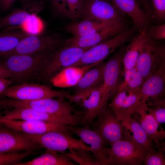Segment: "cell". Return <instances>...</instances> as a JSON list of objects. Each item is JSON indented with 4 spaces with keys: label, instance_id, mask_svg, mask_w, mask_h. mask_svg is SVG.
I'll return each mask as SVG.
<instances>
[{
    "label": "cell",
    "instance_id": "25",
    "mask_svg": "<svg viewBox=\"0 0 165 165\" xmlns=\"http://www.w3.org/2000/svg\"><path fill=\"white\" fill-rule=\"evenodd\" d=\"M105 63L101 61L89 70L74 86L76 94L83 93L103 84Z\"/></svg>",
    "mask_w": 165,
    "mask_h": 165
},
{
    "label": "cell",
    "instance_id": "39",
    "mask_svg": "<svg viewBox=\"0 0 165 165\" xmlns=\"http://www.w3.org/2000/svg\"><path fill=\"white\" fill-rule=\"evenodd\" d=\"M147 37L149 38L156 40L165 38V24L155 26L148 29L147 31Z\"/></svg>",
    "mask_w": 165,
    "mask_h": 165
},
{
    "label": "cell",
    "instance_id": "44",
    "mask_svg": "<svg viewBox=\"0 0 165 165\" xmlns=\"http://www.w3.org/2000/svg\"><path fill=\"white\" fill-rule=\"evenodd\" d=\"M22 1L25 3L28 2H32V0H21Z\"/></svg>",
    "mask_w": 165,
    "mask_h": 165
},
{
    "label": "cell",
    "instance_id": "15",
    "mask_svg": "<svg viewBox=\"0 0 165 165\" xmlns=\"http://www.w3.org/2000/svg\"><path fill=\"white\" fill-rule=\"evenodd\" d=\"M165 84L164 65L144 81L139 91L141 104L149 105L163 99Z\"/></svg>",
    "mask_w": 165,
    "mask_h": 165
},
{
    "label": "cell",
    "instance_id": "10",
    "mask_svg": "<svg viewBox=\"0 0 165 165\" xmlns=\"http://www.w3.org/2000/svg\"><path fill=\"white\" fill-rule=\"evenodd\" d=\"M124 15L108 0H82L83 20L116 23L125 22Z\"/></svg>",
    "mask_w": 165,
    "mask_h": 165
},
{
    "label": "cell",
    "instance_id": "8",
    "mask_svg": "<svg viewBox=\"0 0 165 165\" xmlns=\"http://www.w3.org/2000/svg\"><path fill=\"white\" fill-rule=\"evenodd\" d=\"M64 42L63 38L57 34L45 36L29 34L8 54L6 59L13 55H32L54 51L64 44Z\"/></svg>",
    "mask_w": 165,
    "mask_h": 165
},
{
    "label": "cell",
    "instance_id": "16",
    "mask_svg": "<svg viewBox=\"0 0 165 165\" xmlns=\"http://www.w3.org/2000/svg\"><path fill=\"white\" fill-rule=\"evenodd\" d=\"M98 119L94 126L97 132L106 142L110 145L122 139L124 127L122 122L117 120L111 109H106L97 116Z\"/></svg>",
    "mask_w": 165,
    "mask_h": 165
},
{
    "label": "cell",
    "instance_id": "26",
    "mask_svg": "<svg viewBox=\"0 0 165 165\" xmlns=\"http://www.w3.org/2000/svg\"><path fill=\"white\" fill-rule=\"evenodd\" d=\"M148 38L147 31H139V33L134 37L130 43L126 47L122 63L124 70L135 66L142 48Z\"/></svg>",
    "mask_w": 165,
    "mask_h": 165
},
{
    "label": "cell",
    "instance_id": "29",
    "mask_svg": "<svg viewBox=\"0 0 165 165\" xmlns=\"http://www.w3.org/2000/svg\"><path fill=\"white\" fill-rule=\"evenodd\" d=\"M28 35L24 31L11 30L0 32V61L6 59L8 54Z\"/></svg>",
    "mask_w": 165,
    "mask_h": 165
},
{
    "label": "cell",
    "instance_id": "20",
    "mask_svg": "<svg viewBox=\"0 0 165 165\" xmlns=\"http://www.w3.org/2000/svg\"><path fill=\"white\" fill-rule=\"evenodd\" d=\"M75 133L84 143L90 145L94 160L99 165H109L108 160L104 152L106 142L97 132L91 130L89 126H84L75 127Z\"/></svg>",
    "mask_w": 165,
    "mask_h": 165
},
{
    "label": "cell",
    "instance_id": "32",
    "mask_svg": "<svg viewBox=\"0 0 165 165\" xmlns=\"http://www.w3.org/2000/svg\"><path fill=\"white\" fill-rule=\"evenodd\" d=\"M36 154L34 150L14 153L0 152V165H15L25 157Z\"/></svg>",
    "mask_w": 165,
    "mask_h": 165
},
{
    "label": "cell",
    "instance_id": "40",
    "mask_svg": "<svg viewBox=\"0 0 165 165\" xmlns=\"http://www.w3.org/2000/svg\"><path fill=\"white\" fill-rule=\"evenodd\" d=\"M150 20L154 18L151 4L149 0H137Z\"/></svg>",
    "mask_w": 165,
    "mask_h": 165
},
{
    "label": "cell",
    "instance_id": "31",
    "mask_svg": "<svg viewBox=\"0 0 165 165\" xmlns=\"http://www.w3.org/2000/svg\"><path fill=\"white\" fill-rule=\"evenodd\" d=\"M123 73L124 81L123 83L131 90H139L144 80L136 66L124 70Z\"/></svg>",
    "mask_w": 165,
    "mask_h": 165
},
{
    "label": "cell",
    "instance_id": "45",
    "mask_svg": "<svg viewBox=\"0 0 165 165\" xmlns=\"http://www.w3.org/2000/svg\"><path fill=\"white\" fill-rule=\"evenodd\" d=\"M1 127V125H0V127Z\"/></svg>",
    "mask_w": 165,
    "mask_h": 165
},
{
    "label": "cell",
    "instance_id": "24",
    "mask_svg": "<svg viewBox=\"0 0 165 165\" xmlns=\"http://www.w3.org/2000/svg\"><path fill=\"white\" fill-rule=\"evenodd\" d=\"M125 128V133H132L126 136L128 141L134 142L145 148L148 152L155 151L153 143L141 126L138 121L131 116L128 120L122 121Z\"/></svg>",
    "mask_w": 165,
    "mask_h": 165
},
{
    "label": "cell",
    "instance_id": "14",
    "mask_svg": "<svg viewBox=\"0 0 165 165\" xmlns=\"http://www.w3.org/2000/svg\"><path fill=\"white\" fill-rule=\"evenodd\" d=\"M126 48L124 46H120L117 52L105 63L103 89L110 100L116 94L121 83L122 64Z\"/></svg>",
    "mask_w": 165,
    "mask_h": 165
},
{
    "label": "cell",
    "instance_id": "33",
    "mask_svg": "<svg viewBox=\"0 0 165 165\" xmlns=\"http://www.w3.org/2000/svg\"><path fill=\"white\" fill-rule=\"evenodd\" d=\"M144 104L146 110L160 124L165 122V100L163 99L149 105Z\"/></svg>",
    "mask_w": 165,
    "mask_h": 165
},
{
    "label": "cell",
    "instance_id": "23",
    "mask_svg": "<svg viewBox=\"0 0 165 165\" xmlns=\"http://www.w3.org/2000/svg\"><path fill=\"white\" fill-rule=\"evenodd\" d=\"M98 63L83 66L68 67L52 77L50 81L53 86L59 88L74 86L87 71Z\"/></svg>",
    "mask_w": 165,
    "mask_h": 165
},
{
    "label": "cell",
    "instance_id": "46",
    "mask_svg": "<svg viewBox=\"0 0 165 165\" xmlns=\"http://www.w3.org/2000/svg\"><path fill=\"white\" fill-rule=\"evenodd\" d=\"M1 117V116H0V118Z\"/></svg>",
    "mask_w": 165,
    "mask_h": 165
},
{
    "label": "cell",
    "instance_id": "18",
    "mask_svg": "<svg viewBox=\"0 0 165 165\" xmlns=\"http://www.w3.org/2000/svg\"><path fill=\"white\" fill-rule=\"evenodd\" d=\"M125 22L112 25L95 33L82 37H75L65 41L64 47H91L109 38L118 35L126 29Z\"/></svg>",
    "mask_w": 165,
    "mask_h": 165
},
{
    "label": "cell",
    "instance_id": "36",
    "mask_svg": "<svg viewBox=\"0 0 165 165\" xmlns=\"http://www.w3.org/2000/svg\"><path fill=\"white\" fill-rule=\"evenodd\" d=\"M69 11V18L73 20L76 19L81 17L82 0H66Z\"/></svg>",
    "mask_w": 165,
    "mask_h": 165
},
{
    "label": "cell",
    "instance_id": "3",
    "mask_svg": "<svg viewBox=\"0 0 165 165\" xmlns=\"http://www.w3.org/2000/svg\"><path fill=\"white\" fill-rule=\"evenodd\" d=\"M71 95L63 90L52 89L50 87L33 82L12 85L0 94L1 97L20 100H35L63 97L69 100Z\"/></svg>",
    "mask_w": 165,
    "mask_h": 165
},
{
    "label": "cell",
    "instance_id": "22",
    "mask_svg": "<svg viewBox=\"0 0 165 165\" xmlns=\"http://www.w3.org/2000/svg\"><path fill=\"white\" fill-rule=\"evenodd\" d=\"M139 115L138 121L141 126L154 143L155 147L158 148L165 147L163 140L165 138V132L163 129L159 130L161 124L145 108L144 104L141 105L136 112Z\"/></svg>",
    "mask_w": 165,
    "mask_h": 165
},
{
    "label": "cell",
    "instance_id": "34",
    "mask_svg": "<svg viewBox=\"0 0 165 165\" xmlns=\"http://www.w3.org/2000/svg\"><path fill=\"white\" fill-rule=\"evenodd\" d=\"M43 24L37 15L32 16L22 27L23 31L30 35H37L43 28Z\"/></svg>",
    "mask_w": 165,
    "mask_h": 165
},
{
    "label": "cell",
    "instance_id": "19",
    "mask_svg": "<svg viewBox=\"0 0 165 165\" xmlns=\"http://www.w3.org/2000/svg\"><path fill=\"white\" fill-rule=\"evenodd\" d=\"M43 8L42 2L25 3L21 8H15L0 18V28L8 30L13 27L21 28L32 16L37 15Z\"/></svg>",
    "mask_w": 165,
    "mask_h": 165
},
{
    "label": "cell",
    "instance_id": "42",
    "mask_svg": "<svg viewBox=\"0 0 165 165\" xmlns=\"http://www.w3.org/2000/svg\"><path fill=\"white\" fill-rule=\"evenodd\" d=\"M11 85L12 82L9 78L0 79V94Z\"/></svg>",
    "mask_w": 165,
    "mask_h": 165
},
{
    "label": "cell",
    "instance_id": "30",
    "mask_svg": "<svg viewBox=\"0 0 165 165\" xmlns=\"http://www.w3.org/2000/svg\"><path fill=\"white\" fill-rule=\"evenodd\" d=\"M70 152L65 153L69 159L80 165H99L94 160L90 150L82 148L69 149Z\"/></svg>",
    "mask_w": 165,
    "mask_h": 165
},
{
    "label": "cell",
    "instance_id": "13",
    "mask_svg": "<svg viewBox=\"0 0 165 165\" xmlns=\"http://www.w3.org/2000/svg\"><path fill=\"white\" fill-rule=\"evenodd\" d=\"M0 124L10 129L32 134H40L50 131H61L72 135L75 127L58 123L20 120L0 118Z\"/></svg>",
    "mask_w": 165,
    "mask_h": 165
},
{
    "label": "cell",
    "instance_id": "17",
    "mask_svg": "<svg viewBox=\"0 0 165 165\" xmlns=\"http://www.w3.org/2000/svg\"><path fill=\"white\" fill-rule=\"evenodd\" d=\"M6 128L0 127V152H18L41 148L22 132Z\"/></svg>",
    "mask_w": 165,
    "mask_h": 165
},
{
    "label": "cell",
    "instance_id": "47",
    "mask_svg": "<svg viewBox=\"0 0 165 165\" xmlns=\"http://www.w3.org/2000/svg\"><path fill=\"white\" fill-rule=\"evenodd\" d=\"M110 0V1L111 0Z\"/></svg>",
    "mask_w": 165,
    "mask_h": 165
},
{
    "label": "cell",
    "instance_id": "1",
    "mask_svg": "<svg viewBox=\"0 0 165 165\" xmlns=\"http://www.w3.org/2000/svg\"><path fill=\"white\" fill-rule=\"evenodd\" d=\"M54 52L12 55L0 61V63L10 72L12 85L32 82L41 80L43 72Z\"/></svg>",
    "mask_w": 165,
    "mask_h": 165
},
{
    "label": "cell",
    "instance_id": "2",
    "mask_svg": "<svg viewBox=\"0 0 165 165\" xmlns=\"http://www.w3.org/2000/svg\"><path fill=\"white\" fill-rule=\"evenodd\" d=\"M105 148V154L109 165H140L144 163L148 150L141 145L130 141H117Z\"/></svg>",
    "mask_w": 165,
    "mask_h": 165
},
{
    "label": "cell",
    "instance_id": "37",
    "mask_svg": "<svg viewBox=\"0 0 165 165\" xmlns=\"http://www.w3.org/2000/svg\"><path fill=\"white\" fill-rule=\"evenodd\" d=\"M154 17L159 21L165 18V0H151Z\"/></svg>",
    "mask_w": 165,
    "mask_h": 165
},
{
    "label": "cell",
    "instance_id": "9",
    "mask_svg": "<svg viewBox=\"0 0 165 165\" xmlns=\"http://www.w3.org/2000/svg\"><path fill=\"white\" fill-rule=\"evenodd\" d=\"M13 108L12 110L6 112L1 118L9 119L58 123L76 127L79 125L83 117V115L80 113L64 116L47 113L30 108Z\"/></svg>",
    "mask_w": 165,
    "mask_h": 165
},
{
    "label": "cell",
    "instance_id": "11",
    "mask_svg": "<svg viewBox=\"0 0 165 165\" xmlns=\"http://www.w3.org/2000/svg\"><path fill=\"white\" fill-rule=\"evenodd\" d=\"M139 91L131 90L121 83L116 94L108 105L118 120H128L142 105Z\"/></svg>",
    "mask_w": 165,
    "mask_h": 165
},
{
    "label": "cell",
    "instance_id": "38",
    "mask_svg": "<svg viewBox=\"0 0 165 165\" xmlns=\"http://www.w3.org/2000/svg\"><path fill=\"white\" fill-rule=\"evenodd\" d=\"M51 4L53 10L56 14L69 17V12L66 0H51Z\"/></svg>",
    "mask_w": 165,
    "mask_h": 165
},
{
    "label": "cell",
    "instance_id": "28",
    "mask_svg": "<svg viewBox=\"0 0 165 165\" xmlns=\"http://www.w3.org/2000/svg\"><path fill=\"white\" fill-rule=\"evenodd\" d=\"M65 152L59 154L58 152L46 149L40 156L26 162H20L15 165H75Z\"/></svg>",
    "mask_w": 165,
    "mask_h": 165
},
{
    "label": "cell",
    "instance_id": "43",
    "mask_svg": "<svg viewBox=\"0 0 165 165\" xmlns=\"http://www.w3.org/2000/svg\"><path fill=\"white\" fill-rule=\"evenodd\" d=\"M11 77V74L8 70L0 63V79L10 78Z\"/></svg>",
    "mask_w": 165,
    "mask_h": 165
},
{
    "label": "cell",
    "instance_id": "41",
    "mask_svg": "<svg viewBox=\"0 0 165 165\" xmlns=\"http://www.w3.org/2000/svg\"><path fill=\"white\" fill-rule=\"evenodd\" d=\"M16 0H0V9L3 11L9 10Z\"/></svg>",
    "mask_w": 165,
    "mask_h": 165
},
{
    "label": "cell",
    "instance_id": "27",
    "mask_svg": "<svg viewBox=\"0 0 165 165\" xmlns=\"http://www.w3.org/2000/svg\"><path fill=\"white\" fill-rule=\"evenodd\" d=\"M115 24L116 23L83 20L80 22L68 25L65 27V29L68 32L73 35V36L82 37L100 31Z\"/></svg>",
    "mask_w": 165,
    "mask_h": 165
},
{
    "label": "cell",
    "instance_id": "5",
    "mask_svg": "<svg viewBox=\"0 0 165 165\" xmlns=\"http://www.w3.org/2000/svg\"><path fill=\"white\" fill-rule=\"evenodd\" d=\"M110 100L105 94L103 84L83 93L72 95L70 101L80 103L86 109L79 125L89 126L105 110Z\"/></svg>",
    "mask_w": 165,
    "mask_h": 165
},
{
    "label": "cell",
    "instance_id": "35",
    "mask_svg": "<svg viewBox=\"0 0 165 165\" xmlns=\"http://www.w3.org/2000/svg\"><path fill=\"white\" fill-rule=\"evenodd\" d=\"M165 147L158 148L157 151L148 152L144 158L145 165H165Z\"/></svg>",
    "mask_w": 165,
    "mask_h": 165
},
{
    "label": "cell",
    "instance_id": "6",
    "mask_svg": "<svg viewBox=\"0 0 165 165\" xmlns=\"http://www.w3.org/2000/svg\"><path fill=\"white\" fill-rule=\"evenodd\" d=\"M137 29L135 26L130 29L126 28L112 38L93 46L85 52L81 59L72 66H85L103 61L126 42Z\"/></svg>",
    "mask_w": 165,
    "mask_h": 165
},
{
    "label": "cell",
    "instance_id": "7",
    "mask_svg": "<svg viewBox=\"0 0 165 165\" xmlns=\"http://www.w3.org/2000/svg\"><path fill=\"white\" fill-rule=\"evenodd\" d=\"M164 65V45L156 40L148 38L136 62V68L144 81L154 72Z\"/></svg>",
    "mask_w": 165,
    "mask_h": 165
},
{
    "label": "cell",
    "instance_id": "4",
    "mask_svg": "<svg viewBox=\"0 0 165 165\" xmlns=\"http://www.w3.org/2000/svg\"><path fill=\"white\" fill-rule=\"evenodd\" d=\"M22 133L32 141L46 149L61 152L74 148L90 150V147L86 145L81 139H75L72 135L64 132L53 131L40 134Z\"/></svg>",
    "mask_w": 165,
    "mask_h": 165
},
{
    "label": "cell",
    "instance_id": "12",
    "mask_svg": "<svg viewBox=\"0 0 165 165\" xmlns=\"http://www.w3.org/2000/svg\"><path fill=\"white\" fill-rule=\"evenodd\" d=\"M91 47L63 46L58 50L55 51L52 54L43 72L41 80H50L64 69L72 66L81 59L85 52Z\"/></svg>",
    "mask_w": 165,
    "mask_h": 165
},
{
    "label": "cell",
    "instance_id": "21",
    "mask_svg": "<svg viewBox=\"0 0 165 165\" xmlns=\"http://www.w3.org/2000/svg\"><path fill=\"white\" fill-rule=\"evenodd\" d=\"M110 1L119 10L131 18L134 26L139 29V31H147L150 20L137 0Z\"/></svg>",
    "mask_w": 165,
    "mask_h": 165
}]
</instances>
